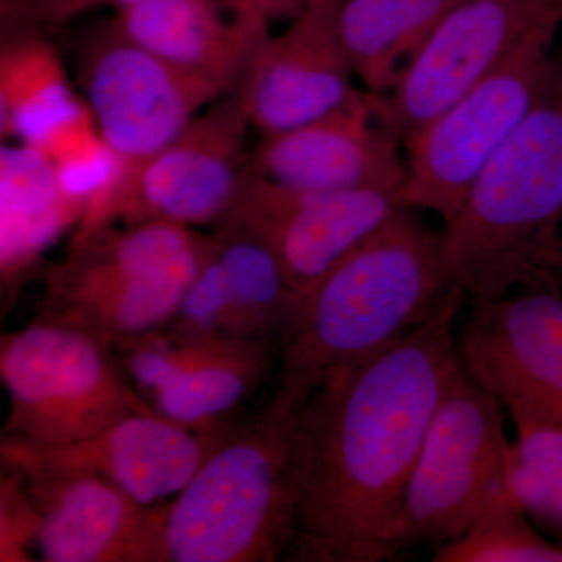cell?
<instances>
[{"label": "cell", "instance_id": "obj_1", "mask_svg": "<svg viewBox=\"0 0 562 562\" xmlns=\"http://www.w3.org/2000/svg\"><path fill=\"white\" fill-rule=\"evenodd\" d=\"M462 288L369 360L336 373L302 414L303 482L288 561L382 562L425 436L458 361Z\"/></svg>", "mask_w": 562, "mask_h": 562}, {"label": "cell", "instance_id": "obj_2", "mask_svg": "<svg viewBox=\"0 0 562 562\" xmlns=\"http://www.w3.org/2000/svg\"><path fill=\"white\" fill-rule=\"evenodd\" d=\"M402 206L303 295L280 339L279 384L313 394L401 341L447 301L442 233Z\"/></svg>", "mask_w": 562, "mask_h": 562}, {"label": "cell", "instance_id": "obj_3", "mask_svg": "<svg viewBox=\"0 0 562 562\" xmlns=\"http://www.w3.org/2000/svg\"><path fill=\"white\" fill-rule=\"evenodd\" d=\"M442 250L447 272L472 305L524 288L562 291V58L446 224Z\"/></svg>", "mask_w": 562, "mask_h": 562}, {"label": "cell", "instance_id": "obj_4", "mask_svg": "<svg viewBox=\"0 0 562 562\" xmlns=\"http://www.w3.org/2000/svg\"><path fill=\"white\" fill-rule=\"evenodd\" d=\"M310 395L279 384L166 505L165 562L288 557L301 506L302 414Z\"/></svg>", "mask_w": 562, "mask_h": 562}, {"label": "cell", "instance_id": "obj_5", "mask_svg": "<svg viewBox=\"0 0 562 562\" xmlns=\"http://www.w3.org/2000/svg\"><path fill=\"white\" fill-rule=\"evenodd\" d=\"M210 247L211 236L203 250L187 257L180 233L162 222L76 236L68 258L47 279L41 317L121 350L172 321Z\"/></svg>", "mask_w": 562, "mask_h": 562}, {"label": "cell", "instance_id": "obj_6", "mask_svg": "<svg viewBox=\"0 0 562 562\" xmlns=\"http://www.w3.org/2000/svg\"><path fill=\"white\" fill-rule=\"evenodd\" d=\"M0 375L10 397L3 438L29 446H68L155 409L111 347L44 317L2 336Z\"/></svg>", "mask_w": 562, "mask_h": 562}, {"label": "cell", "instance_id": "obj_7", "mask_svg": "<svg viewBox=\"0 0 562 562\" xmlns=\"http://www.w3.org/2000/svg\"><path fill=\"white\" fill-rule=\"evenodd\" d=\"M502 406L458 357L406 491L395 527L397 554L452 541L512 492L513 443Z\"/></svg>", "mask_w": 562, "mask_h": 562}, {"label": "cell", "instance_id": "obj_8", "mask_svg": "<svg viewBox=\"0 0 562 562\" xmlns=\"http://www.w3.org/2000/svg\"><path fill=\"white\" fill-rule=\"evenodd\" d=\"M562 25L532 33L449 109L406 140L403 205L449 224L473 181L528 116L553 68Z\"/></svg>", "mask_w": 562, "mask_h": 562}, {"label": "cell", "instance_id": "obj_9", "mask_svg": "<svg viewBox=\"0 0 562 562\" xmlns=\"http://www.w3.org/2000/svg\"><path fill=\"white\" fill-rule=\"evenodd\" d=\"M250 125L235 91L211 103L190 127L147 160L121 168L81 216L79 231L161 221L183 227L216 224L249 161Z\"/></svg>", "mask_w": 562, "mask_h": 562}, {"label": "cell", "instance_id": "obj_10", "mask_svg": "<svg viewBox=\"0 0 562 562\" xmlns=\"http://www.w3.org/2000/svg\"><path fill=\"white\" fill-rule=\"evenodd\" d=\"M79 79L103 143L121 168L165 149L203 106L227 95L210 81L173 68L111 24L80 52Z\"/></svg>", "mask_w": 562, "mask_h": 562}, {"label": "cell", "instance_id": "obj_11", "mask_svg": "<svg viewBox=\"0 0 562 562\" xmlns=\"http://www.w3.org/2000/svg\"><path fill=\"white\" fill-rule=\"evenodd\" d=\"M402 206L401 191L291 190L246 168L231 206L214 227L260 239L303 297Z\"/></svg>", "mask_w": 562, "mask_h": 562}, {"label": "cell", "instance_id": "obj_12", "mask_svg": "<svg viewBox=\"0 0 562 562\" xmlns=\"http://www.w3.org/2000/svg\"><path fill=\"white\" fill-rule=\"evenodd\" d=\"M562 25V0H460L401 83L382 95L403 143L505 61L532 33Z\"/></svg>", "mask_w": 562, "mask_h": 562}, {"label": "cell", "instance_id": "obj_13", "mask_svg": "<svg viewBox=\"0 0 562 562\" xmlns=\"http://www.w3.org/2000/svg\"><path fill=\"white\" fill-rule=\"evenodd\" d=\"M232 425L199 430L151 409L68 446L36 447L3 438L0 453L11 472L98 476L140 505L157 506L187 487Z\"/></svg>", "mask_w": 562, "mask_h": 562}, {"label": "cell", "instance_id": "obj_14", "mask_svg": "<svg viewBox=\"0 0 562 562\" xmlns=\"http://www.w3.org/2000/svg\"><path fill=\"white\" fill-rule=\"evenodd\" d=\"M472 306L462 364L512 416L562 430V291L524 288Z\"/></svg>", "mask_w": 562, "mask_h": 562}, {"label": "cell", "instance_id": "obj_15", "mask_svg": "<svg viewBox=\"0 0 562 562\" xmlns=\"http://www.w3.org/2000/svg\"><path fill=\"white\" fill-rule=\"evenodd\" d=\"M402 144L382 95L360 90L319 120L261 136L246 168L291 190L379 188L402 194L408 177Z\"/></svg>", "mask_w": 562, "mask_h": 562}, {"label": "cell", "instance_id": "obj_16", "mask_svg": "<svg viewBox=\"0 0 562 562\" xmlns=\"http://www.w3.org/2000/svg\"><path fill=\"white\" fill-rule=\"evenodd\" d=\"M342 0L303 7L280 35H269L244 70L236 98L250 128L261 136L301 127L357 94L336 11Z\"/></svg>", "mask_w": 562, "mask_h": 562}, {"label": "cell", "instance_id": "obj_17", "mask_svg": "<svg viewBox=\"0 0 562 562\" xmlns=\"http://www.w3.org/2000/svg\"><path fill=\"white\" fill-rule=\"evenodd\" d=\"M33 546L47 562H165L166 505L144 506L90 475L22 473Z\"/></svg>", "mask_w": 562, "mask_h": 562}, {"label": "cell", "instance_id": "obj_18", "mask_svg": "<svg viewBox=\"0 0 562 562\" xmlns=\"http://www.w3.org/2000/svg\"><path fill=\"white\" fill-rule=\"evenodd\" d=\"M111 27L224 94L238 87L255 52L271 35L266 25L233 18L214 0H149L116 11Z\"/></svg>", "mask_w": 562, "mask_h": 562}, {"label": "cell", "instance_id": "obj_19", "mask_svg": "<svg viewBox=\"0 0 562 562\" xmlns=\"http://www.w3.org/2000/svg\"><path fill=\"white\" fill-rule=\"evenodd\" d=\"M87 202L74 195L54 162L36 147L3 146L0 154L3 279L31 266L68 225L81 220Z\"/></svg>", "mask_w": 562, "mask_h": 562}, {"label": "cell", "instance_id": "obj_20", "mask_svg": "<svg viewBox=\"0 0 562 562\" xmlns=\"http://www.w3.org/2000/svg\"><path fill=\"white\" fill-rule=\"evenodd\" d=\"M460 0H342L336 29L366 91L387 95Z\"/></svg>", "mask_w": 562, "mask_h": 562}, {"label": "cell", "instance_id": "obj_21", "mask_svg": "<svg viewBox=\"0 0 562 562\" xmlns=\"http://www.w3.org/2000/svg\"><path fill=\"white\" fill-rule=\"evenodd\" d=\"M279 350L276 339L222 336L198 364L155 391L151 406L188 427H221L276 368Z\"/></svg>", "mask_w": 562, "mask_h": 562}, {"label": "cell", "instance_id": "obj_22", "mask_svg": "<svg viewBox=\"0 0 562 562\" xmlns=\"http://www.w3.org/2000/svg\"><path fill=\"white\" fill-rule=\"evenodd\" d=\"M81 105L57 52L36 36L5 41L0 55V127L3 138L36 147L76 117Z\"/></svg>", "mask_w": 562, "mask_h": 562}, {"label": "cell", "instance_id": "obj_23", "mask_svg": "<svg viewBox=\"0 0 562 562\" xmlns=\"http://www.w3.org/2000/svg\"><path fill=\"white\" fill-rule=\"evenodd\" d=\"M213 238L231 290V335L280 342L302 295L260 239L227 227H214Z\"/></svg>", "mask_w": 562, "mask_h": 562}, {"label": "cell", "instance_id": "obj_24", "mask_svg": "<svg viewBox=\"0 0 562 562\" xmlns=\"http://www.w3.org/2000/svg\"><path fill=\"white\" fill-rule=\"evenodd\" d=\"M509 486L531 522L562 542V430L527 416H512Z\"/></svg>", "mask_w": 562, "mask_h": 562}, {"label": "cell", "instance_id": "obj_25", "mask_svg": "<svg viewBox=\"0 0 562 562\" xmlns=\"http://www.w3.org/2000/svg\"><path fill=\"white\" fill-rule=\"evenodd\" d=\"M435 562H562V542L532 527L513 492L462 535L436 549Z\"/></svg>", "mask_w": 562, "mask_h": 562}, {"label": "cell", "instance_id": "obj_26", "mask_svg": "<svg viewBox=\"0 0 562 562\" xmlns=\"http://www.w3.org/2000/svg\"><path fill=\"white\" fill-rule=\"evenodd\" d=\"M231 319L232 301L227 276L211 236V247L198 276L184 292L176 316L161 330L180 336H232Z\"/></svg>", "mask_w": 562, "mask_h": 562}, {"label": "cell", "instance_id": "obj_27", "mask_svg": "<svg viewBox=\"0 0 562 562\" xmlns=\"http://www.w3.org/2000/svg\"><path fill=\"white\" fill-rule=\"evenodd\" d=\"M149 2V0H25L11 14L18 16H27L31 20L40 22H49V24H63L88 13V11L101 9V7H113L116 11L131 9L139 3Z\"/></svg>", "mask_w": 562, "mask_h": 562}, {"label": "cell", "instance_id": "obj_28", "mask_svg": "<svg viewBox=\"0 0 562 562\" xmlns=\"http://www.w3.org/2000/svg\"><path fill=\"white\" fill-rule=\"evenodd\" d=\"M225 13L238 20L271 27L273 22L292 21L302 13L301 0H214Z\"/></svg>", "mask_w": 562, "mask_h": 562}, {"label": "cell", "instance_id": "obj_29", "mask_svg": "<svg viewBox=\"0 0 562 562\" xmlns=\"http://www.w3.org/2000/svg\"><path fill=\"white\" fill-rule=\"evenodd\" d=\"M24 2L25 0H2L3 14H10L11 11L16 10Z\"/></svg>", "mask_w": 562, "mask_h": 562}, {"label": "cell", "instance_id": "obj_30", "mask_svg": "<svg viewBox=\"0 0 562 562\" xmlns=\"http://www.w3.org/2000/svg\"><path fill=\"white\" fill-rule=\"evenodd\" d=\"M558 279H560L561 290H562V250L560 261H558Z\"/></svg>", "mask_w": 562, "mask_h": 562}, {"label": "cell", "instance_id": "obj_31", "mask_svg": "<svg viewBox=\"0 0 562 562\" xmlns=\"http://www.w3.org/2000/svg\"><path fill=\"white\" fill-rule=\"evenodd\" d=\"M301 2L303 3V7H305L310 5V3L321 2V0H301Z\"/></svg>", "mask_w": 562, "mask_h": 562}]
</instances>
